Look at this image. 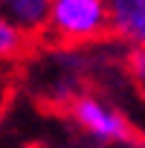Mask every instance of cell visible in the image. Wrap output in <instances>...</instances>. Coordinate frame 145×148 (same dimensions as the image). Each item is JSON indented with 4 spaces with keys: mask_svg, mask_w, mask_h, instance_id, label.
Wrapping results in <instances>:
<instances>
[{
    "mask_svg": "<svg viewBox=\"0 0 145 148\" xmlns=\"http://www.w3.org/2000/svg\"><path fill=\"white\" fill-rule=\"evenodd\" d=\"M107 35V0H52L47 38L58 47H90Z\"/></svg>",
    "mask_w": 145,
    "mask_h": 148,
    "instance_id": "obj_1",
    "label": "cell"
},
{
    "mask_svg": "<svg viewBox=\"0 0 145 148\" xmlns=\"http://www.w3.org/2000/svg\"><path fill=\"white\" fill-rule=\"evenodd\" d=\"M70 116L90 139L102 145H125L133 136L128 116L116 105H110L105 96H96V93H79L70 102Z\"/></svg>",
    "mask_w": 145,
    "mask_h": 148,
    "instance_id": "obj_2",
    "label": "cell"
},
{
    "mask_svg": "<svg viewBox=\"0 0 145 148\" xmlns=\"http://www.w3.org/2000/svg\"><path fill=\"white\" fill-rule=\"evenodd\" d=\"M107 35L128 49L145 47V0H107Z\"/></svg>",
    "mask_w": 145,
    "mask_h": 148,
    "instance_id": "obj_3",
    "label": "cell"
},
{
    "mask_svg": "<svg viewBox=\"0 0 145 148\" xmlns=\"http://www.w3.org/2000/svg\"><path fill=\"white\" fill-rule=\"evenodd\" d=\"M52 0H0V15L15 23L26 38H47Z\"/></svg>",
    "mask_w": 145,
    "mask_h": 148,
    "instance_id": "obj_4",
    "label": "cell"
},
{
    "mask_svg": "<svg viewBox=\"0 0 145 148\" xmlns=\"http://www.w3.org/2000/svg\"><path fill=\"white\" fill-rule=\"evenodd\" d=\"M32 38H26L15 23H9L3 15H0V67H12L18 61H23L32 49Z\"/></svg>",
    "mask_w": 145,
    "mask_h": 148,
    "instance_id": "obj_5",
    "label": "cell"
},
{
    "mask_svg": "<svg viewBox=\"0 0 145 148\" xmlns=\"http://www.w3.org/2000/svg\"><path fill=\"white\" fill-rule=\"evenodd\" d=\"M125 73H128L131 84L136 87V93L145 99V47L128 49V55H125Z\"/></svg>",
    "mask_w": 145,
    "mask_h": 148,
    "instance_id": "obj_6",
    "label": "cell"
},
{
    "mask_svg": "<svg viewBox=\"0 0 145 148\" xmlns=\"http://www.w3.org/2000/svg\"><path fill=\"white\" fill-rule=\"evenodd\" d=\"M9 90H12V76H9V70H6V67H0V108L6 105Z\"/></svg>",
    "mask_w": 145,
    "mask_h": 148,
    "instance_id": "obj_7",
    "label": "cell"
}]
</instances>
